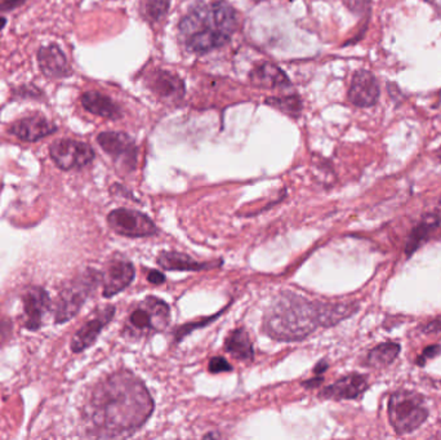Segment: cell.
I'll use <instances>...</instances> for the list:
<instances>
[{"instance_id": "cell-34", "label": "cell", "mask_w": 441, "mask_h": 440, "mask_svg": "<svg viewBox=\"0 0 441 440\" xmlns=\"http://www.w3.org/2000/svg\"><path fill=\"white\" fill-rule=\"evenodd\" d=\"M327 367H328V364H327L324 360H322V362L316 366V368H315V373H316V375H320V373H322V372L327 369Z\"/></svg>"}, {"instance_id": "cell-14", "label": "cell", "mask_w": 441, "mask_h": 440, "mask_svg": "<svg viewBox=\"0 0 441 440\" xmlns=\"http://www.w3.org/2000/svg\"><path fill=\"white\" fill-rule=\"evenodd\" d=\"M57 130L53 123L42 115H31L15 121L10 127V133L25 142H37L42 138L55 133Z\"/></svg>"}, {"instance_id": "cell-4", "label": "cell", "mask_w": 441, "mask_h": 440, "mask_svg": "<svg viewBox=\"0 0 441 440\" xmlns=\"http://www.w3.org/2000/svg\"><path fill=\"white\" fill-rule=\"evenodd\" d=\"M169 321V305L155 296H148L136 305V307L129 314L126 333L129 337L135 339L150 337L157 332L166 330Z\"/></svg>"}, {"instance_id": "cell-3", "label": "cell", "mask_w": 441, "mask_h": 440, "mask_svg": "<svg viewBox=\"0 0 441 440\" xmlns=\"http://www.w3.org/2000/svg\"><path fill=\"white\" fill-rule=\"evenodd\" d=\"M238 24V13L229 3L213 1L189 10L178 28L186 48L202 55L227 44Z\"/></svg>"}, {"instance_id": "cell-31", "label": "cell", "mask_w": 441, "mask_h": 440, "mask_svg": "<svg viewBox=\"0 0 441 440\" xmlns=\"http://www.w3.org/2000/svg\"><path fill=\"white\" fill-rule=\"evenodd\" d=\"M441 348L440 346H438V345H435V346H429V348H426L424 351H423V360L420 362V364H423L424 363V359H431L435 358L436 355H439L440 354Z\"/></svg>"}, {"instance_id": "cell-6", "label": "cell", "mask_w": 441, "mask_h": 440, "mask_svg": "<svg viewBox=\"0 0 441 440\" xmlns=\"http://www.w3.org/2000/svg\"><path fill=\"white\" fill-rule=\"evenodd\" d=\"M102 274L96 270H87L66 285L55 300V321L62 324L73 319L94 289L101 283Z\"/></svg>"}, {"instance_id": "cell-9", "label": "cell", "mask_w": 441, "mask_h": 440, "mask_svg": "<svg viewBox=\"0 0 441 440\" xmlns=\"http://www.w3.org/2000/svg\"><path fill=\"white\" fill-rule=\"evenodd\" d=\"M102 150L124 169L133 171L137 165V146L135 141L123 132H102L97 136Z\"/></svg>"}, {"instance_id": "cell-23", "label": "cell", "mask_w": 441, "mask_h": 440, "mask_svg": "<svg viewBox=\"0 0 441 440\" xmlns=\"http://www.w3.org/2000/svg\"><path fill=\"white\" fill-rule=\"evenodd\" d=\"M266 102L276 109L284 111L292 117L298 115L302 111V102L297 96H288V97H283V99L273 97V99H267Z\"/></svg>"}, {"instance_id": "cell-33", "label": "cell", "mask_w": 441, "mask_h": 440, "mask_svg": "<svg viewBox=\"0 0 441 440\" xmlns=\"http://www.w3.org/2000/svg\"><path fill=\"white\" fill-rule=\"evenodd\" d=\"M322 378L320 377H316V378H313V380H310V381H307V382H304V385L307 386V387H315V386L320 385L322 384Z\"/></svg>"}, {"instance_id": "cell-26", "label": "cell", "mask_w": 441, "mask_h": 440, "mask_svg": "<svg viewBox=\"0 0 441 440\" xmlns=\"http://www.w3.org/2000/svg\"><path fill=\"white\" fill-rule=\"evenodd\" d=\"M232 367L230 363L222 357H214L209 362V371L211 373H222V372H230Z\"/></svg>"}, {"instance_id": "cell-19", "label": "cell", "mask_w": 441, "mask_h": 440, "mask_svg": "<svg viewBox=\"0 0 441 440\" xmlns=\"http://www.w3.org/2000/svg\"><path fill=\"white\" fill-rule=\"evenodd\" d=\"M80 101L84 109L93 115L111 120L121 118V109L119 105L112 101L106 94L89 91L82 94Z\"/></svg>"}, {"instance_id": "cell-1", "label": "cell", "mask_w": 441, "mask_h": 440, "mask_svg": "<svg viewBox=\"0 0 441 440\" xmlns=\"http://www.w3.org/2000/svg\"><path fill=\"white\" fill-rule=\"evenodd\" d=\"M154 412L145 384L129 371H120L94 387L85 407L93 431L102 438L128 437L141 429Z\"/></svg>"}, {"instance_id": "cell-35", "label": "cell", "mask_w": 441, "mask_h": 440, "mask_svg": "<svg viewBox=\"0 0 441 440\" xmlns=\"http://www.w3.org/2000/svg\"><path fill=\"white\" fill-rule=\"evenodd\" d=\"M6 24H7V19L6 17H0V30L4 28Z\"/></svg>"}, {"instance_id": "cell-20", "label": "cell", "mask_w": 441, "mask_h": 440, "mask_svg": "<svg viewBox=\"0 0 441 440\" xmlns=\"http://www.w3.org/2000/svg\"><path fill=\"white\" fill-rule=\"evenodd\" d=\"M250 82L262 88H285L291 85L284 71L276 65L268 62L259 65L250 73Z\"/></svg>"}, {"instance_id": "cell-21", "label": "cell", "mask_w": 441, "mask_h": 440, "mask_svg": "<svg viewBox=\"0 0 441 440\" xmlns=\"http://www.w3.org/2000/svg\"><path fill=\"white\" fill-rule=\"evenodd\" d=\"M225 348L234 358L250 360L254 357L252 341L244 328H238L231 332L225 341Z\"/></svg>"}, {"instance_id": "cell-7", "label": "cell", "mask_w": 441, "mask_h": 440, "mask_svg": "<svg viewBox=\"0 0 441 440\" xmlns=\"http://www.w3.org/2000/svg\"><path fill=\"white\" fill-rule=\"evenodd\" d=\"M107 222L116 234L128 238H146L157 232V225L142 212L118 208L109 213Z\"/></svg>"}, {"instance_id": "cell-8", "label": "cell", "mask_w": 441, "mask_h": 440, "mask_svg": "<svg viewBox=\"0 0 441 440\" xmlns=\"http://www.w3.org/2000/svg\"><path fill=\"white\" fill-rule=\"evenodd\" d=\"M49 155L55 164L64 171L80 169L94 159L92 147L76 139H57L49 147Z\"/></svg>"}, {"instance_id": "cell-22", "label": "cell", "mask_w": 441, "mask_h": 440, "mask_svg": "<svg viewBox=\"0 0 441 440\" xmlns=\"http://www.w3.org/2000/svg\"><path fill=\"white\" fill-rule=\"evenodd\" d=\"M400 353V346L394 342H385L378 345L368 354L367 363L374 368L390 366Z\"/></svg>"}, {"instance_id": "cell-29", "label": "cell", "mask_w": 441, "mask_h": 440, "mask_svg": "<svg viewBox=\"0 0 441 440\" xmlns=\"http://www.w3.org/2000/svg\"><path fill=\"white\" fill-rule=\"evenodd\" d=\"M147 280L151 285H160L166 282V276L159 270H150L147 274Z\"/></svg>"}, {"instance_id": "cell-5", "label": "cell", "mask_w": 441, "mask_h": 440, "mask_svg": "<svg viewBox=\"0 0 441 440\" xmlns=\"http://www.w3.org/2000/svg\"><path fill=\"white\" fill-rule=\"evenodd\" d=\"M388 416L394 430L405 435L417 430L427 420L429 411L424 399L414 391L399 390L388 400Z\"/></svg>"}, {"instance_id": "cell-36", "label": "cell", "mask_w": 441, "mask_h": 440, "mask_svg": "<svg viewBox=\"0 0 441 440\" xmlns=\"http://www.w3.org/2000/svg\"><path fill=\"white\" fill-rule=\"evenodd\" d=\"M439 154H440V158H441V149H440V151H439Z\"/></svg>"}, {"instance_id": "cell-16", "label": "cell", "mask_w": 441, "mask_h": 440, "mask_svg": "<svg viewBox=\"0 0 441 440\" xmlns=\"http://www.w3.org/2000/svg\"><path fill=\"white\" fill-rule=\"evenodd\" d=\"M367 377L352 373L340 378L331 385L327 386L320 393V396L325 399H334V400L356 399L367 390Z\"/></svg>"}, {"instance_id": "cell-25", "label": "cell", "mask_w": 441, "mask_h": 440, "mask_svg": "<svg viewBox=\"0 0 441 440\" xmlns=\"http://www.w3.org/2000/svg\"><path fill=\"white\" fill-rule=\"evenodd\" d=\"M168 8H169L168 0H147L145 13H146L147 19L151 21H159L163 16H166Z\"/></svg>"}, {"instance_id": "cell-27", "label": "cell", "mask_w": 441, "mask_h": 440, "mask_svg": "<svg viewBox=\"0 0 441 440\" xmlns=\"http://www.w3.org/2000/svg\"><path fill=\"white\" fill-rule=\"evenodd\" d=\"M16 94L19 99H39L42 96V91L34 85H22L17 90Z\"/></svg>"}, {"instance_id": "cell-28", "label": "cell", "mask_w": 441, "mask_h": 440, "mask_svg": "<svg viewBox=\"0 0 441 440\" xmlns=\"http://www.w3.org/2000/svg\"><path fill=\"white\" fill-rule=\"evenodd\" d=\"M12 335V323L7 319H0V346L8 341Z\"/></svg>"}, {"instance_id": "cell-18", "label": "cell", "mask_w": 441, "mask_h": 440, "mask_svg": "<svg viewBox=\"0 0 441 440\" xmlns=\"http://www.w3.org/2000/svg\"><path fill=\"white\" fill-rule=\"evenodd\" d=\"M157 264L171 271H202L211 267L220 266V261L200 262L193 257L178 252H162L157 256Z\"/></svg>"}, {"instance_id": "cell-12", "label": "cell", "mask_w": 441, "mask_h": 440, "mask_svg": "<svg viewBox=\"0 0 441 440\" xmlns=\"http://www.w3.org/2000/svg\"><path fill=\"white\" fill-rule=\"evenodd\" d=\"M379 99V85L376 76L367 70H360L352 76L349 90V100L358 108H370Z\"/></svg>"}, {"instance_id": "cell-10", "label": "cell", "mask_w": 441, "mask_h": 440, "mask_svg": "<svg viewBox=\"0 0 441 440\" xmlns=\"http://www.w3.org/2000/svg\"><path fill=\"white\" fill-rule=\"evenodd\" d=\"M114 314H115V307L111 305H107L101 310L96 312V315L87 321L83 327L74 335L71 344H70L73 353L78 354V353H82L84 350L91 348L96 342V339H98L102 330L114 318Z\"/></svg>"}, {"instance_id": "cell-11", "label": "cell", "mask_w": 441, "mask_h": 440, "mask_svg": "<svg viewBox=\"0 0 441 440\" xmlns=\"http://www.w3.org/2000/svg\"><path fill=\"white\" fill-rule=\"evenodd\" d=\"M136 276L135 266L127 261L116 258L111 261L102 274L101 283L103 285L102 294L103 297H112L115 294L123 292L127 287L132 285Z\"/></svg>"}, {"instance_id": "cell-32", "label": "cell", "mask_w": 441, "mask_h": 440, "mask_svg": "<svg viewBox=\"0 0 441 440\" xmlns=\"http://www.w3.org/2000/svg\"><path fill=\"white\" fill-rule=\"evenodd\" d=\"M424 333H435V332H441V316L436 318L435 321H430L427 325L423 327Z\"/></svg>"}, {"instance_id": "cell-15", "label": "cell", "mask_w": 441, "mask_h": 440, "mask_svg": "<svg viewBox=\"0 0 441 440\" xmlns=\"http://www.w3.org/2000/svg\"><path fill=\"white\" fill-rule=\"evenodd\" d=\"M37 62L42 73L51 79L66 78L71 74L64 51L57 44L42 46L37 52Z\"/></svg>"}, {"instance_id": "cell-17", "label": "cell", "mask_w": 441, "mask_h": 440, "mask_svg": "<svg viewBox=\"0 0 441 440\" xmlns=\"http://www.w3.org/2000/svg\"><path fill=\"white\" fill-rule=\"evenodd\" d=\"M147 85L151 88L153 92L166 100H180L184 93L182 79H180L175 74L163 70L150 74Z\"/></svg>"}, {"instance_id": "cell-24", "label": "cell", "mask_w": 441, "mask_h": 440, "mask_svg": "<svg viewBox=\"0 0 441 440\" xmlns=\"http://www.w3.org/2000/svg\"><path fill=\"white\" fill-rule=\"evenodd\" d=\"M436 225H438V223H436V221H433V219H432L431 221H429V222H423L422 225L412 234V238H410L409 243H408L406 253H408V255L413 253L414 251L421 244V242H422L423 239L429 235V232H430L431 230H433V228H435Z\"/></svg>"}, {"instance_id": "cell-30", "label": "cell", "mask_w": 441, "mask_h": 440, "mask_svg": "<svg viewBox=\"0 0 441 440\" xmlns=\"http://www.w3.org/2000/svg\"><path fill=\"white\" fill-rule=\"evenodd\" d=\"M26 0H1L0 1V12H10L22 6Z\"/></svg>"}, {"instance_id": "cell-13", "label": "cell", "mask_w": 441, "mask_h": 440, "mask_svg": "<svg viewBox=\"0 0 441 440\" xmlns=\"http://www.w3.org/2000/svg\"><path fill=\"white\" fill-rule=\"evenodd\" d=\"M24 303V314H25V325L28 330H35L42 325L49 307L51 300L46 291L40 287H31L22 297Z\"/></svg>"}, {"instance_id": "cell-2", "label": "cell", "mask_w": 441, "mask_h": 440, "mask_svg": "<svg viewBox=\"0 0 441 440\" xmlns=\"http://www.w3.org/2000/svg\"><path fill=\"white\" fill-rule=\"evenodd\" d=\"M356 310L349 303H318L292 292L283 294L265 314L263 332L277 341H300L320 327L338 324Z\"/></svg>"}]
</instances>
